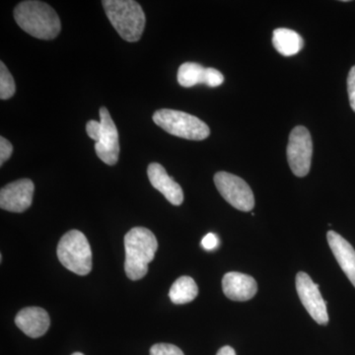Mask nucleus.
<instances>
[{
	"instance_id": "1",
	"label": "nucleus",
	"mask_w": 355,
	"mask_h": 355,
	"mask_svg": "<svg viewBox=\"0 0 355 355\" xmlns=\"http://www.w3.org/2000/svg\"><path fill=\"white\" fill-rule=\"evenodd\" d=\"M14 18L23 31L37 39L57 38L62 30V23L55 9L42 1L20 2L14 9Z\"/></svg>"
},
{
	"instance_id": "2",
	"label": "nucleus",
	"mask_w": 355,
	"mask_h": 355,
	"mask_svg": "<svg viewBox=\"0 0 355 355\" xmlns=\"http://www.w3.org/2000/svg\"><path fill=\"white\" fill-rule=\"evenodd\" d=\"M157 249V239L149 229L135 227L128 231L125 236V270L128 279L139 280L146 277Z\"/></svg>"
},
{
	"instance_id": "3",
	"label": "nucleus",
	"mask_w": 355,
	"mask_h": 355,
	"mask_svg": "<svg viewBox=\"0 0 355 355\" xmlns=\"http://www.w3.org/2000/svg\"><path fill=\"white\" fill-rule=\"evenodd\" d=\"M105 12L121 38L130 43L139 41L146 27V14L133 0H104Z\"/></svg>"
},
{
	"instance_id": "4",
	"label": "nucleus",
	"mask_w": 355,
	"mask_h": 355,
	"mask_svg": "<svg viewBox=\"0 0 355 355\" xmlns=\"http://www.w3.org/2000/svg\"><path fill=\"white\" fill-rule=\"evenodd\" d=\"M86 132L88 137L95 140V151L98 157L105 164L113 166L118 163L120 156V140L118 128L108 109L102 107L100 109V123L97 121H89L86 123Z\"/></svg>"
},
{
	"instance_id": "5",
	"label": "nucleus",
	"mask_w": 355,
	"mask_h": 355,
	"mask_svg": "<svg viewBox=\"0 0 355 355\" xmlns=\"http://www.w3.org/2000/svg\"><path fill=\"white\" fill-rule=\"evenodd\" d=\"M57 253L62 265L76 275H87L92 270V251L80 231L65 233L58 242Z\"/></svg>"
},
{
	"instance_id": "6",
	"label": "nucleus",
	"mask_w": 355,
	"mask_h": 355,
	"mask_svg": "<svg viewBox=\"0 0 355 355\" xmlns=\"http://www.w3.org/2000/svg\"><path fill=\"white\" fill-rule=\"evenodd\" d=\"M153 121L166 132L189 140H205L209 137V125L184 112L161 109L154 113Z\"/></svg>"
},
{
	"instance_id": "7",
	"label": "nucleus",
	"mask_w": 355,
	"mask_h": 355,
	"mask_svg": "<svg viewBox=\"0 0 355 355\" xmlns=\"http://www.w3.org/2000/svg\"><path fill=\"white\" fill-rule=\"evenodd\" d=\"M214 183L224 200L236 209L248 212L254 209L253 191L241 178L227 172H218L214 176Z\"/></svg>"
},
{
	"instance_id": "8",
	"label": "nucleus",
	"mask_w": 355,
	"mask_h": 355,
	"mask_svg": "<svg viewBox=\"0 0 355 355\" xmlns=\"http://www.w3.org/2000/svg\"><path fill=\"white\" fill-rule=\"evenodd\" d=\"M313 142L309 130L302 125L294 128L289 135L287 160L295 176L305 177L312 163Z\"/></svg>"
},
{
	"instance_id": "9",
	"label": "nucleus",
	"mask_w": 355,
	"mask_h": 355,
	"mask_svg": "<svg viewBox=\"0 0 355 355\" xmlns=\"http://www.w3.org/2000/svg\"><path fill=\"white\" fill-rule=\"evenodd\" d=\"M296 289L301 302L310 316L319 324H328L327 303L322 297L319 284H315L307 273L300 272L296 275Z\"/></svg>"
},
{
	"instance_id": "10",
	"label": "nucleus",
	"mask_w": 355,
	"mask_h": 355,
	"mask_svg": "<svg viewBox=\"0 0 355 355\" xmlns=\"http://www.w3.org/2000/svg\"><path fill=\"white\" fill-rule=\"evenodd\" d=\"M34 183L30 179H21L6 184L0 191V207L7 211L21 214L31 207Z\"/></svg>"
},
{
	"instance_id": "11",
	"label": "nucleus",
	"mask_w": 355,
	"mask_h": 355,
	"mask_svg": "<svg viewBox=\"0 0 355 355\" xmlns=\"http://www.w3.org/2000/svg\"><path fill=\"white\" fill-rule=\"evenodd\" d=\"M149 181L154 189L160 191L173 205H181L184 202V191L181 186L166 172L165 168L158 163H151L147 169Z\"/></svg>"
},
{
	"instance_id": "12",
	"label": "nucleus",
	"mask_w": 355,
	"mask_h": 355,
	"mask_svg": "<svg viewBox=\"0 0 355 355\" xmlns=\"http://www.w3.org/2000/svg\"><path fill=\"white\" fill-rule=\"evenodd\" d=\"M222 289L226 297L233 301H247L256 295L258 284L254 277L245 273L231 272L222 279Z\"/></svg>"
},
{
	"instance_id": "13",
	"label": "nucleus",
	"mask_w": 355,
	"mask_h": 355,
	"mask_svg": "<svg viewBox=\"0 0 355 355\" xmlns=\"http://www.w3.org/2000/svg\"><path fill=\"white\" fill-rule=\"evenodd\" d=\"M15 324L26 336L37 338L48 331L51 319L43 308L27 307L16 315Z\"/></svg>"
},
{
	"instance_id": "14",
	"label": "nucleus",
	"mask_w": 355,
	"mask_h": 355,
	"mask_svg": "<svg viewBox=\"0 0 355 355\" xmlns=\"http://www.w3.org/2000/svg\"><path fill=\"white\" fill-rule=\"evenodd\" d=\"M329 246H330L336 260L342 268L349 282L355 287V250L349 242L335 231L327 233Z\"/></svg>"
},
{
	"instance_id": "15",
	"label": "nucleus",
	"mask_w": 355,
	"mask_h": 355,
	"mask_svg": "<svg viewBox=\"0 0 355 355\" xmlns=\"http://www.w3.org/2000/svg\"><path fill=\"white\" fill-rule=\"evenodd\" d=\"M272 44L280 55L284 57H292L302 50L304 40L293 30L279 28L273 31Z\"/></svg>"
},
{
	"instance_id": "16",
	"label": "nucleus",
	"mask_w": 355,
	"mask_h": 355,
	"mask_svg": "<svg viewBox=\"0 0 355 355\" xmlns=\"http://www.w3.org/2000/svg\"><path fill=\"white\" fill-rule=\"evenodd\" d=\"M198 288L195 280L190 277H181L173 284L169 291V297L174 304L181 305L195 300Z\"/></svg>"
},
{
	"instance_id": "17",
	"label": "nucleus",
	"mask_w": 355,
	"mask_h": 355,
	"mask_svg": "<svg viewBox=\"0 0 355 355\" xmlns=\"http://www.w3.org/2000/svg\"><path fill=\"white\" fill-rule=\"evenodd\" d=\"M205 69L197 62H184L178 70V83L186 88L205 84Z\"/></svg>"
},
{
	"instance_id": "18",
	"label": "nucleus",
	"mask_w": 355,
	"mask_h": 355,
	"mask_svg": "<svg viewBox=\"0 0 355 355\" xmlns=\"http://www.w3.org/2000/svg\"><path fill=\"white\" fill-rule=\"evenodd\" d=\"M14 78L4 62H0V99L8 100L15 94Z\"/></svg>"
},
{
	"instance_id": "19",
	"label": "nucleus",
	"mask_w": 355,
	"mask_h": 355,
	"mask_svg": "<svg viewBox=\"0 0 355 355\" xmlns=\"http://www.w3.org/2000/svg\"><path fill=\"white\" fill-rule=\"evenodd\" d=\"M150 355H184L181 349L169 343H157L150 349Z\"/></svg>"
},
{
	"instance_id": "20",
	"label": "nucleus",
	"mask_w": 355,
	"mask_h": 355,
	"mask_svg": "<svg viewBox=\"0 0 355 355\" xmlns=\"http://www.w3.org/2000/svg\"><path fill=\"white\" fill-rule=\"evenodd\" d=\"M224 81L223 74L219 70L209 67L205 69V84L209 87H218Z\"/></svg>"
},
{
	"instance_id": "21",
	"label": "nucleus",
	"mask_w": 355,
	"mask_h": 355,
	"mask_svg": "<svg viewBox=\"0 0 355 355\" xmlns=\"http://www.w3.org/2000/svg\"><path fill=\"white\" fill-rule=\"evenodd\" d=\"M13 153V146L3 137H0V165H3Z\"/></svg>"
},
{
	"instance_id": "22",
	"label": "nucleus",
	"mask_w": 355,
	"mask_h": 355,
	"mask_svg": "<svg viewBox=\"0 0 355 355\" xmlns=\"http://www.w3.org/2000/svg\"><path fill=\"white\" fill-rule=\"evenodd\" d=\"M347 93H349L350 107L355 112V65L349 70L347 76Z\"/></svg>"
},
{
	"instance_id": "23",
	"label": "nucleus",
	"mask_w": 355,
	"mask_h": 355,
	"mask_svg": "<svg viewBox=\"0 0 355 355\" xmlns=\"http://www.w3.org/2000/svg\"><path fill=\"white\" fill-rule=\"evenodd\" d=\"M202 246L207 251H212L219 246L218 237L214 233H209L203 237L202 240Z\"/></svg>"
},
{
	"instance_id": "24",
	"label": "nucleus",
	"mask_w": 355,
	"mask_h": 355,
	"mask_svg": "<svg viewBox=\"0 0 355 355\" xmlns=\"http://www.w3.org/2000/svg\"><path fill=\"white\" fill-rule=\"evenodd\" d=\"M216 355H236L234 349L226 345V347H221L220 349L217 352Z\"/></svg>"
},
{
	"instance_id": "25",
	"label": "nucleus",
	"mask_w": 355,
	"mask_h": 355,
	"mask_svg": "<svg viewBox=\"0 0 355 355\" xmlns=\"http://www.w3.org/2000/svg\"><path fill=\"white\" fill-rule=\"evenodd\" d=\"M71 355H84L83 354H81V352H74L73 354Z\"/></svg>"
}]
</instances>
